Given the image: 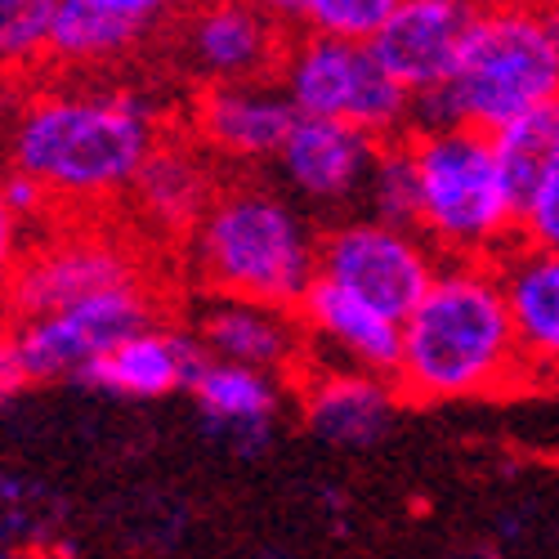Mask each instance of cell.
Segmentation results:
<instances>
[{
  "mask_svg": "<svg viewBox=\"0 0 559 559\" xmlns=\"http://www.w3.org/2000/svg\"><path fill=\"white\" fill-rule=\"evenodd\" d=\"M19 367H14V309L0 296V403L19 390Z\"/></svg>",
  "mask_w": 559,
  "mask_h": 559,
  "instance_id": "obj_30",
  "label": "cell"
},
{
  "mask_svg": "<svg viewBox=\"0 0 559 559\" xmlns=\"http://www.w3.org/2000/svg\"><path fill=\"white\" fill-rule=\"evenodd\" d=\"M202 358L206 349L198 345L193 328H166L157 318L148 328H134L104 358L90 362L81 381L126 403H162L170 394H189V381Z\"/></svg>",
  "mask_w": 559,
  "mask_h": 559,
  "instance_id": "obj_18",
  "label": "cell"
},
{
  "mask_svg": "<svg viewBox=\"0 0 559 559\" xmlns=\"http://www.w3.org/2000/svg\"><path fill=\"white\" fill-rule=\"evenodd\" d=\"M162 318V296L148 283H121L81 296L63 309L14 318V367L23 385L81 381L90 362L104 358L121 336Z\"/></svg>",
  "mask_w": 559,
  "mask_h": 559,
  "instance_id": "obj_7",
  "label": "cell"
},
{
  "mask_svg": "<svg viewBox=\"0 0 559 559\" xmlns=\"http://www.w3.org/2000/svg\"><path fill=\"white\" fill-rule=\"evenodd\" d=\"M95 5H104V10H112V14H121V19H134L139 27L157 32V27L175 23L183 10L193 5V0H95Z\"/></svg>",
  "mask_w": 559,
  "mask_h": 559,
  "instance_id": "obj_29",
  "label": "cell"
},
{
  "mask_svg": "<svg viewBox=\"0 0 559 559\" xmlns=\"http://www.w3.org/2000/svg\"><path fill=\"white\" fill-rule=\"evenodd\" d=\"M296 318L305 328L309 354H328V362H349L394 377L403 345V322L394 313L377 309L371 300L318 273L296 300Z\"/></svg>",
  "mask_w": 559,
  "mask_h": 559,
  "instance_id": "obj_16",
  "label": "cell"
},
{
  "mask_svg": "<svg viewBox=\"0 0 559 559\" xmlns=\"http://www.w3.org/2000/svg\"><path fill=\"white\" fill-rule=\"evenodd\" d=\"M14 108H19V76L10 68H0V134H5Z\"/></svg>",
  "mask_w": 559,
  "mask_h": 559,
  "instance_id": "obj_32",
  "label": "cell"
},
{
  "mask_svg": "<svg viewBox=\"0 0 559 559\" xmlns=\"http://www.w3.org/2000/svg\"><path fill=\"white\" fill-rule=\"evenodd\" d=\"M273 81L300 117H332L367 130L371 139H399L412 130V95L377 59L371 40L296 32Z\"/></svg>",
  "mask_w": 559,
  "mask_h": 559,
  "instance_id": "obj_6",
  "label": "cell"
},
{
  "mask_svg": "<svg viewBox=\"0 0 559 559\" xmlns=\"http://www.w3.org/2000/svg\"><path fill=\"white\" fill-rule=\"evenodd\" d=\"M27 228H32V219H23V215L14 211V202L5 198V189H0V296H5L10 277L19 273V264H23L27 247H32Z\"/></svg>",
  "mask_w": 559,
  "mask_h": 559,
  "instance_id": "obj_28",
  "label": "cell"
},
{
  "mask_svg": "<svg viewBox=\"0 0 559 559\" xmlns=\"http://www.w3.org/2000/svg\"><path fill=\"white\" fill-rule=\"evenodd\" d=\"M148 27L121 19L95 0H59V14L50 27V59L45 68L63 72H108L130 63L148 45Z\"/></svg>",
  "mask_w": 559,
  "mask_h": 559,
  "instance_id": "obj_21",
  "label": "cell"
},
{
  "mask_svg": "<svg viewBox=\"0 0 559 559\" xmlns=\"http://www.w3.org/2000/svg\"><path fill=\"white\" fill-rule=\"evenodd\" d=\"M394 5L399 0H300L296 27L322 32V36H345V40H371Z\"/></svg>",
  "mask_w": 559,
  "mask_h": 559,
  "instance_id": "obj_25",
  "label": "cell"
},
{
  "mask_svg": "<svg viewBox=\"0 0 559 559\" xmlns=\"http://www.w3.org/2000/svg\"><path fill=\"white\" fill-rule=\"evenodd\" d=\"M443 95L456 121L479 130H497L506 117L559 99V50L537 0H484Z\"/></svg>",
  "mask_w": 559,
  "mask_h": 559,
  "instance_id": "obj_5",
  "label": "cell"
},
{
  "mask_svg": "<svg viewBox=\"0 0 559 559\" xmlns=\"http://www.w3.org/2000/svg\"><path fill=\"white\" fill-rule=\"evenodd\" d=\"M287 32L292 27L260 14L247 0H193L175 19V55L198 85L260 81L283 63V50L292 40Z\"/></svg>",
  "mask_w": 559,
  "mask_h": 559,
  "instance_id": "obj_11",
  "label": "cell"
},
{
  "mask_svg": "<svg viewBox=\"0 0 559 559\" xmlns=\"http://www.w3.org/2000/svg\"><path fill=\"white\" fill-rule=\"evenodd\" d=\"M394 385L407 403H461L533 390L497 260H443L430 287L403 313Z\"/></svg>",
  "mask_w": 559,
  "mask_h": 559,
  "instance_id": "obj_2",
  "label": "cell"
},
{
  "mask_svg": "<svg viewBox=\"0 0 559 559\" xmlns=\"http://www.w3.org/2000/svg\"><path fill=\"white\" fill-rule=\"evenodd\" d=\"M416 228L443 260H501L520 242V198L479 126L407 130Z\"/></svg>",
  "mask_w": 559,
  "mask_h": 559,
  "instance_id": "obj_4",
  "label": "cell"
},
{
  "mask_svg": "<svg viewBox=\"0 0 559 559\" xmlns=\"http://www.w3.org/2000/svg\"><path fill=\"white\" fill-rule=\"evenodd\" d=\"M193 336L211 358H233V362H251L264 371L292 381V371L309 358V341L296 309L287 305H269L251 296H206L198 305Z\"/></svg>",
  "mask_w": 559,
  "mask_h": 559,
  "instance_id": "obj_17",
  "label": "cell"
},
{
  "mask_svg": "<svg viewBox=\"0 0 559 559\" xmlns=\"http://www.w3.org/2000/svg\"><path fill=\"white\" fill-rule=\"evenodd\" d=\"M520 242L559 251V166L520 202Z\"/></svg>",
  "mask_w": 559,
  "mask_h": 559,
  "instance_id": "obj_27",
  "label": "cell"
},
{
  "mask_svg": "<svg viewBox=\"0 0 559 559\" xmlns=\"http://www.w3.org/2000/svg\"><path fill=\"white\" fill-rule=\"evenodd\" d=\"M40 533V501L27 479L0 475V550H14Z\"/></svg>",
  "mask_w": 559,
  "mask_h": 559,
  "instance_id": "obj_26",
  "label": "cell"
},
{
  "mask_svg": "<svg viewBox=\"0 0 559 559\" xmlns=\"http://www.w3.org/2000/svg\"><path fill=\"white\" fill-rule=\"evenodd\" d=\"M283 394H292L287 377L251 362L211 358V354L198 362L189 381V399L198 403L206 430L228 439L238 452H260L269 443Z\"/></svg>",
  "mask_w": 559,
  "mask_h": 559,
  "instance_id": "obj_19",
  "label": "cell"
},
{
  "mask_svg": "<svg viewBox=\"0 0 559 559\" xmlns=\"http://www.w3.org/2000/svg\"><path fill=\"white\" fill-rule=\"evenodd\" d=\"M537 10H542V23L555 40V50H559V0H537Z\"/></svg>",
  "mask_w": 559,
  "mask_h": 559,
  "instance_id": "obj_33",
  "label": "cell"
},
{
  "mask_svg": "<svg viewBox=\"0 0 559 559\" xmlns=\"http://www.w3.org/2000/svg\"><path fill=\"white\" fill-rule=\"evenodd\" d=\"M497 273L537 385L559 381V251L515 242L497 260Z\"/></svg>",
  "mask_w": 559,
  "mask_h": 559,
  "instance_id": "obj_20",
  "label": "cell"
},
{
  "mask_svg": "<svg viewBox=\"0 0 559 559\" xmlns=\"http://www.w3.org/2000/svg\"><path fill=\"white\" fill-rule=\"evenodd\" d=\"M59 0H0V68L32 76L50 59V27Z\"/></svg>",
  "mask_w": 559,
  "mask_h": 559,
  "instance_id": "obj_24",
  "label": "cell"
},
{
  "mask_svg": "<svg viewBox=\"0 0 559 559\" xmlns=\"http://www.w3.org/2000/svg\"><path fill=\"white\" fill-rule=\"evenodd\" d=\"M219 162L189 134H162L157 148L144 157L139 175L130 179V189L121 206L130 211V224L139 238H148L157 247H183V238L193 233L202 211L211 206L219 189Z\"/></svg>",
  "mask_w": 559,
  "mask_h": 559,
  "instance_id": "obj_12",
  "label": "cell"
},
{
  "mask_svg": "<svg viewBox=\"0 0 559 559\" xmlns=\"http://www.w3.org/2000/svg\"><path fill=\"white\" fill-rule=\"evenodd\" d=\"M296 121L292 99L273 76L260 81H211L198 85L183 108V134L233 170L269 166Z\"/></svg>",
  "mask_w": 559,
  "mask_h": 559,
  "instance_id": "obj_10",
  "label": "cell"
},
{
  "mask_svg": "<svg viewBox=\"0 0 559 559\" xmlns=\"http://www.w3.org/2000/svg\"><path fill=\"white\" fill-rule=\"evenodd\" d=\"M247 5H255L269 19H277L283 27H296L300 23V0H247Z\"/></svg>",
  "mask_w": 559,
  "mask_h": 559,
  "instance_id": "obj_31",
  "label": "cell"
},
{
  "mask_svg": "<svg viewBox=\"0 0 559 559\" xmlns=\"http://www.w3.org/2000/svg\"><path fill=\"white\" fill-rule=\"evenodd\" d=\"M183 269L202 296H251L296 309L318 277V228L287 189L233 175L183 238Z\"/></svg>",
  "mask_w": 559,
  "mask_h": 559,
  "instance_id": "obj_3",
  "label": "cell"
},
{
  "mask_svg": "<svg viewBox=\"0 0 559 559\" xmlns=\"http://www.w3.org/2000/svg\"><path fill=\"white\" fill-rule=\"evenodd\" d=\"M439 264L443 255L430 247L421 228L385 224L377 215L341 219L318 233V273L371 300L377 309L394 313L399 322L421 300Z\"/></svg>",
  "mask_w": 559,
  "mask_h": 559,
  "instance_id": "obj_8",
  "label": "cell"
},
{
  "mask_svg": "<svg viewBox=\"0 0 559 559\" xmlns=\"http://www.w3.org/2000/svg\"><path fill=\"white\" fill-rule=\"evenodd\" d=\"M162 134L166 112L144 90L50 81L19 95L5 162L40 183L55 211H104L121 206Z\"/></svg>",
  "mask_w": 559,
  "mask_h": 559,
  "instance_id": "obj_1",
  "label": "cell"
},
{
  "mask_svg": "<svg viewBox=\"0 0 559 559\" xmlns=\"http://www.w3.org/2000/svg\"><path fill=\"white\" fill-rule=\"evenodd\" d=\"M488 134H492V148H497V162L510 179V189H515V198L524 202L559 166V99H546L537 108L506 117Z\"/></svg>",
  "mask_w": 559,
  "mask_h": 559,
  "instance_id": "obj_22",
  "label": "cell"
},
{
  "mask_svg": "<svg viewBox=\"0 0 559 559\" xmlns=\"http://www.w3.org/2000/svg\"><path fill=\"white\" fill-rule=\"evenodd\" d=\"M377 144L367 130L332 121V117H300L292 121L283 148L269 162L283 179V189L300 206H322V211H341L362 198V183L377 157Z\"/></svg>",
  "mask_w": 559,
  "mask_h": 559,
  "instance_id": "obj_14",
  "label": "cell"
},
{
  "mask_svg": "<svg viewBox=\"0 0 559 559\" xmlns=\"http://www.w3.org/2000/svg\"><path fill=\"white\" fill-rule=\"evenodd\" d=\"M479 14L484 0H399L371 50L407 95H421L452 76Z\"/></svg>",
  "mask_w": 559,
  "mask_h": 559,
  "instance_id": "obj_15",
  "label": "cell"
},
{
  "mask_svg": "<svg viewBox=\"0 0 559 559\" xmlns=\"http://www.w3.org/2000/svg\"><path fill=\"white\" fill-rule=\"evenodd\" d=\"M292 394L300 403L305 426L336 448H371L394 421V407L403 403L394 377L349 362H328V358H305L292 371Z\"/></svg>",
  "mask_w": 559,
  "mask_h": 559,
  "instance_id": "obj_13",
  "label": "cell"
},
{
  "mask_svg": "<svg viewBox=\"0 0 559 559\" xmlns=\"http://www.w3.org/2000/svg\"><path fill=\"white\" fill-rule=\"evenodd\" d=\"M367 215H377L385 224H407L416 228V170H412V148H407V134L399 139H381L377 157H371L367 183H362V198Z\"/></svg>",
  "mask_w": 559,
  "mask_h": 559,
  "instance_id": "obj_23",
  "label": "cell"
},
{
  "mask_svg": "<svg viewBox=\"0 0 559 559\" xmlns=\"http://www.w3.org/2000/svg\"><path fill=\"white\" fill-rule=\"evenodd\" d=\"M139 251H144L139 242L117 238L99 224L59 228L27 247L5 287V305L14 309V318H32L121 283H148V264Z\"/></svg>",
  "mask_w": 559,
  "mask_h": 559,
  "instance_id": "obj_9",
  "label": "cell"
}]
</instances>
